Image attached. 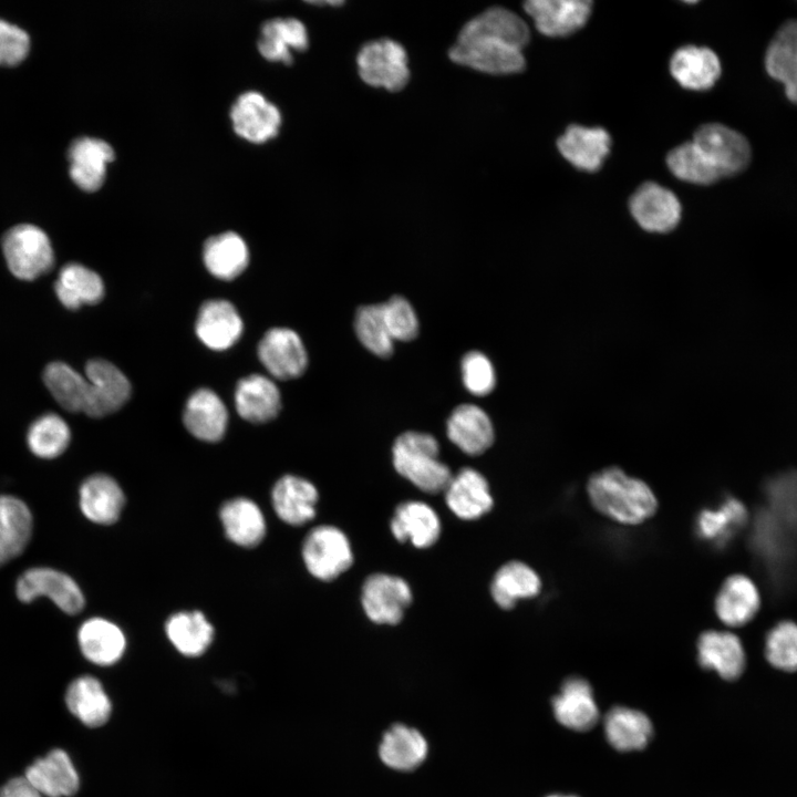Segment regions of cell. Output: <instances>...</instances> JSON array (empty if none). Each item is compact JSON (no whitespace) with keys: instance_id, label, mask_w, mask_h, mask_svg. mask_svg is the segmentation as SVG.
I'll return each mask as SVG.
<instances>
[{"instance_id":"cell-12","label":"cell","mask_w":797,"mask_h":797,"mask_svg":"<svg viewBox=\"0 0 797 797\" xmlns=\"http://www.w3.org/2000/svg\"><path fill=\"white\" fill-rule=\"evenodd\" d=\"M629 207L635 221L646 231H671L681 219L682 208L677 197L671 190L651 182L644 183L634 192Z\"/></svg>"},{"instance_id":"cell-30","label":"cell","mask_w":797,"mask_h":797,"mask_svg":"<svg viewBox=\"0 0 797 797\" xmlns=\"http://www.w3.org/2000/svg\"><path fill=\"white\" fill-rule=\"evenodd\" d=\"M441 520L436 511L422 501L400 504L391 520V531L398 541H410L414 547L428 548L441 535Z\"/></svg>"},{"instance_id":"cell-11","label":"cell","mask_w":797,"mask_h":797,"mask_svg":"<svg viewBox=\"0 0 797 797\" xmlns=\"http://www.w3.org/2000/svg\"><path fill=\"white\" fill-rule=\"evenodd\" d=\"M258 356L266 370L279 380L299 377L308 365L302 340L288 328L268 330L259 342Z\"/></svg>"},{"instance_id":"cell-36","label":"cell","mask_w":797,"mask_h":797,"mask_svg":"<svg viewBox=\"0 0 797 797\" xmlns=\"http://www.w3.org/2000/svg\"><path fill=\"white\" fill-rule=\"evenodd\" d=\"M428 746L416 728L404 724L392 725L379 746L381 760L395 770H413L426 758Z\"/></svg>"},{"instance_id":"cell-31","label":"cell","mask_w":797,"mask_h":797,"mask_svg":"<svg viewBox=\"0 0 797 797\" xmlns=\"http://www.w3.org/2000/svg\"><path fill=\"white\" fill-rule=\"evenodd\" d=\"M220 521L227 538L237 546L252 548L265 538V516L253 500L236 497L222 504Z\"/></svg>"},{"instance_id":"cell-37","label":"cell","mask_w":797,"mask_h":797,"mask_svg":"<svg viewBox=\"0 0 797 797\" xmlns=\"http://www.w3.org/2000/svg\"><path fill=\"white\" fill-rule=\"evenodd\" d=\"M603 726L609 744L620 752L644 748L653 734L650 718L643 712L625 706L610 708Z\"/></svg>"},{"instance_id":"cell-35","label":"cell","mask_w":797,"mask_h":797,"mask_svg":"<svg viewBox=\"0 0 797 797\" xmlns=\"http://www.w3.org/2000/svg\"><path fill=\"white\" fill-rule=\"evenodd\" d=\"M309 45L304 24L294 18H276L261 27L258 50L272 62L291 64L292 51H304Z\"/></svg>"},{"instance_id":"cell-42","label":"cell","mask_w":797,"mask_h":797,"mask_svg":"<svg viewBox=\"0 0 797 797\" xmlns=\"http://www.w3.org/2000/svg\"><path fill=\"white\" fill-rule=\"evenodd\" d=\"M43 381L53 398L69 412H83L89 396V382L64 362H52L43 372Z\"/></svg>"},{"instance_id":"cell-2","label":"cell","mask_w":797,"mask_h":797,"mask_svg":"<svg viewBox=\"0 0 797 797\" xmlns=\"http://www.w3.org/2000/svg\"><path fill=\"white\" fill-rule=\"evenodd\" d=\"M587 493L597 511L623 525L642 524L658 509V499L650 486L619 467L593 474L588 480Z\"/></svg>"},{"instance_id":"cell-19","label":"cell","mask_w":797,"mask_h":797,"mask_svg":"<svg viewBox=\"0 0 797 797\" xmlns=\"http://www.w3.org/2000/svg\"><path fill=\"white\" fill-rule=\"evenodd\" d=\"M444 493L448 508L464 520L480 518L494 505L486 478L473 468H463L454 475Z\"/></svg>"},{"instance_id":"cell-17","label":"cell","mask_w":797,"mask_h":797,"mask_svg":"<svg viewBox=\"0 0 797 797\" xmlns=\"http://www.w3.org/2000/svg\"><path fill=\"white\" fill-rule=\"evenodd\" d=\"M70 176L81 189L95 192L104 183L107 164L114 151L105 141L95 137L75 139L68 152Z\"/></svg>"},{"instance_id":"cell-5","label":"cell","mask_w":797,"mask_h":797,"mask_svg":"<svg viewBox=\"0 0 797 797\" xmlns=\"http://www.w3.org/2000/svg\"><path fill=\"white\" fill-rule=\"evenodd\" d=\"M356 65L363 82L391 92L402 90L410 79L406 51L391 39L365 43L356 55Z\"/></svg>"},{"instance_id":"cell-8","label":"cell","mask_w":797,"mask_h":797,"mask_svg":"<svg viewBox=\"0 0 797 797\" xmlns=\"http://www.w3.org/2000/svg\"><path fill=\"white\" fill-rule=\"evenodd\" d=\"M693 142L707 156L720 172L722 178L745 170L752 159V148L747 138L739 132L720 123L700 126Z\"/></svg>"},{"instance_id":"cell-52","label":"cell","mask_w":797,"mask_h":797,"mask_svg":"<svg viewBox=\"0 0 797 797\" xmlns=\"http://www.w3.org/2000/svg\"><path fill=\"white\" fill-rule=\"evenodd\" d=\"M0 797H43L31 784L23 777H14L8 780L0 788Z\"/></svg>"},{"instance_id":"cell-53","label":"cell","mask_w":797,"mask_h":797,"mask_svg":"<svg viewBox=\"0 0 797 797\" xmlns=\"http://www.w3.org/2000/svg\"><path fill=\"white\" fill-rule=\"evenodd\" d=\"M547 797H577V796H572V795H559V794H557V795H550V796H547Z\"/></svg>"},{"instance_id":"cell-33","label":"cell","mask_w":797,"mask_h":797,"mask_svg":"<svg viewBox=\"0 0 797 797\" xmlns=\"http://www.w3.org/2000/svg\"><path fill=\"white\" fill-rule=\"evenodd\" d=\"M64 698L70 713L85 726H102L111 716V700L102 683L94 676L82 675L74 679L69 684Z\"/></svg>"},{"instance_id":"cell-21","label":"cell","mask_w":797,"mask_h":797,"mask_svg":"<svg viewBox=\"0 0 797 797\" xmlns=\"http://www.w3.org/2000/svg\"><path fill=\"white\" fill-rule=\"evenodd\" d=\"M697 659L702 667L715 671L722 679H737L745 667V652L735 634L708 630L697 641Z\"/></svg>"},{"instance_id":"cell-47","label":"cell","mask_w":797,"mask_h":797,"mask_svg":"<svg viewBox=\"0 0 797 797\" xmlns=\"http://www.w3.org/2000/svg\"><path fill=\"white\" fill-rule=\"evenodd\" d=\"M767 661L785 672L797 671V624L783 621L768 633L765 643Z\"/></svg>"},{"instance_id":"cell-45","label":"cell","mask_w":797,"mask_h":797,"mask_svg":"<svg viewBox=\"0 0 797 797\" xmlns=\"http://www.w3.org/2000/svg\"><path fill=\"white\" fill-rule=\"evenodd\" d=\"M745 506L735 498H727L717 509H704L696 520L701 539L724 544L746 521Z\"/></svg>"},{"instance_id":"cell-41","label":"cell","mask_w":797,"mask_h":797,"mask_svg":"<svg viewBox=\"0 0 797 797\" xmlns=\"http://www.w3.org/2000/svg\"><path fill=\"white\" fill-rule=\"evenodd\" d=\"M54 291L65 308L75 310L83 304L100 302L104 296V284L95 271L71 262L60 270Z\"/></svg>"},{"instance_id":"cell-44","label":"cell","mask_w":797,"mask_h":797,"mask_svg":"<svg viewBox=\"0 0 797 797\" xmlns=\"http://www.w3.org/2000/svg\"><path fill=\"white\" fill-rule=\"evenodd\" d=\"M666 164L677 178L687 183L710 185L722 178L714 164L693 141L673 148L667 154Z\"/></svg>"},{"instance_id":"cell-3","label":"cell","mask_w":797,"mask_h":797,"mask_svg":"<svg viewBox=\"0 0 797 797\" xmlns=\"http://www.w3.org/2000/svg\"><path fill=\"white\" fill-rule=\"evenodd\" d=\"M438 443L427 433L405 432L394 442L393 465L396 472L427 494L445 491L453 475L438 458Z\"/></svg>"},{"instance_id":"cell-15","label":"cell","mask_w":797,"mask_h":797,"mask_svg":"<svg viewBox=\"0 0 797 797\" xmlns=\"http://www.w3.org/2000/svg\"><path fill=\"white\" fill-rule=\"evenodd\" d=\"M24 777L43 797H71L80 788L79 773L69 754L61 748L35 759L25 769Z\"/></svg>"},{"instance_id":"cell-40","label":"cell","mask_w":797,"mask_h":797,"mask_svg":"<svg viewBox=\"0 0 797 797\" xmlns=\"http://www.w3.org/2000/svg\"><path fill=\"white\" fill-rule=\"evenodd\" d=\"M203 257L208 271L221 280L238 277L249 262L246 242L232 231L210 237L205 242Z\"/></svg>"},{"instance_id":"cell-10","label":"cell","mask_w":797,"mask_h":797,"mask_svg":"<svg viewBox=\"0 0 797 797\" xmlns=\"http://www.w3.org/2000/svg\"><path fill=\"white\" fill-rule=\"evenodd\" d=\"M89 396L84 413L103 417L121 408L131 395V384L113 363L94 359L85 365Z\"/></svg>"},{"instance_id":"cell-25","label":"cell","mask_w":797,"mask_h":797,"mask_svg":"<svg viewBox=\"0 0 797 797\" xmlns=\"http://www.w3.org/2000/svg\"><path fill=\"white\" fill-rule=\"evenodd\" d=\"M124 504L125 496L121 486L108 475L94 474L80 486V509L94 524H114L118 519Z\"/></svg>"},{"instance_id":"cell-16","label":"cell","mask_w":797,"mask_h":797,"mask_svg":"<svg viewBox=\"0 0 797 797\" xmlns=\"http://www.w3.org/2000/svg\"><path fill=\"white\" fill-rule=\"evenodd\" d=\"M556 720L573 731H588L599 720V710L588 681L579 676L568 677L559 694L552 698Z\"/></svg>"},{"instance_id":"cell-13","label":"cell","mask_w":797,"mask_h":797,"mask_svg":"<svg viewBox=\"0 0 797 797\" xmlns=\"http://www.w3.org/2000/svg\"><path fill=\"white\" fill-rule=\"evenodd\" d=\"M230 118L235 132L251 143H265L273 138L281 125V114L277 106L255 91L238 96L232 104Z\"/></svg>"},{"instance_id":"cell-29","label":"cell","mask_w":797,"mask_h":797,"mask_svg":"<svg viewBox=\"0 0 797 797\" xmlns=\"http://www.w3.org/2000/svg\"><path fill=\"white\" fill-rule=\"evenodd\" d=\"M33 517L29 506L12 495H0V567L19 557L31 540Z\"/></svg>"},{"instance_id":"cell-1","label":"cell","mask_w":797,"mask_h":797,"mask_svg":"<svg viewBox=\"0 0 797 797\" xmlns=\"http://www.w3.org/2000/svg\"><path fill=\"white\" fill-rule=\"evenodd\" d=\"M529 39V28L518 14L493 7L462 28L448 54L453 62L479 72L513 74L525 68L522 49Z\"/></svg>"},{"instance_id":"cell-20","label":"cell","mask_w":797,"mask_h":797,"mask_svg":"<svg viewBox=\"0 0 797 797\" xmlns=\"http://www.w3.org/2000/svg\"><path fill=\"white\" fill-rule=\"evenodd\" d=\"M611 137L601 127L569 125L557 141L561 155L575 167L586 170H598L610 152Z\"/></svg>"},{"instance_id":"cell-51","label":"cell","mask_w":797,"mask_h":797,"mask_svg":"<svg viewBox=\"0 0 797 797\" xmlns=\"http://www.w3.org/2000/svg\"><path fill=\"white\" fill-rule=\"evenodd\" d=\"M30 39L21 28L0 19V65L12 66L28 55Z\"/></svg>"},{"instance_id":"cell-23","label":"cell","mask_w":797,"mask_h":797,"mask_svg":"<svg viewBox=\"0 0 797 797\" xmlns=\"http://www.w3.org/2000/svg\"><path fill=\"white\" fill-rule=\"evenodd\" d=\"M244 325L236 308L226 300H209L199 309L196 333L209 349L221 351L240 338Z\"/></svg>"},{"instance_id":"cell-4","label":"cell","mask_w":797,"mask_h":797,"mask_svg":"<svg viewBox=\"0 0 797 797\" xmlns=\"http://www.w3.org/2000/svg\"><path fill=\"white\" fill-rule=\"evenodd\" d=\"M2 251L11 273L21 280H34L51 270L53 248L46 234L34 225L10 228L2 238Z\"/></svg>"},{"instance_id":"cell-6","label":"cell","mask_w":797,"mask_h":797,"mask_svg":"<svg viewBox=\"0 0 797 797\" xmlns=\"http://www.w3.org/2000/svg\"><path fill=\"white\" fill-rule=\"evenodd\" d=\"M15 594L23 603L45 597L70 615L81 612L85 604L77 582L65 572L50 567H32L22 572L15 583Z\"/></svg>"},{"instance_id":"cell-48","label":"cell","mask_w":797,"mask_h":797,"mask_svg":"<svg viewBox=\"0 0 797 797\" xmlns=\"http://www.w3.org/2000/svg\"><path fill=\"white\" fill-rule=\"evenodd\" d=\"M381 306L385 324L393 340L410 341L417 335V315L405 298L394 296Z\"/></svg>"},{"instance_id":"cell-9","label":"cell","mask_w":797,"mask_h":797,"mask_svg":"<svg viewBox=\"0 0 797 797\" xmlns=\"http://www.w3.org/2000/svg\"><path fill=\"white\" fill-rule=\"evenodd\" d=\"M362 607L366 617L377 624H397L412 602L408 583L386 573L368 577L362 587Z\"/></svg>"},{"instance_id":"cell-39","label":"cell","mask_w":797,"mask_h":797,"mask_svg":"<svg viewBox=\"0 0 797 797\" xmlns=\"http://www.w3.org/2000/svg\"><path fill=\"white\" fill-rule=\"evenodd\" d=\"M541 589L538 573L521 561H509L495 573L490 593L494 601L504 610H509L520 599L536 597Z\"/></svg>"},{"instance_id":"cell-38","label":"cell","mask_w":797,"mask_h":797,"mask_svg":"<svg viewBox=\"0 0 797 797\" xmlns=\"http://www.w3.org/2000/svg\"><path fill=\"white\" fill-rule=\"evenodd\" d=\"M167 639L185 656H199L214 640V627L206 615L198 611H179L172 614L165 624Z\"/></svg>"},{"instance_id":"cell-22","label":"cell","mask_w":797,"mask_h":797,"mask_svg":"<svg viewBox=\"0 0 797 797\" xmlns=\"http://www.w3.org/2000/svg\"><path fill=\"white\" fill-rule=\"evenodd\" d=\"M77 643L87 661L102 666L118 662L126 649V638L122 629L100 617L90 618L80 625Z\"/></svg>"},{"instance_id":"cell-27","label":"cell","mask_w":797,"mask_h":797,"mask_svg":"<svg viewBox=\"0 0 797 797\" xmlns=\"http://www.w3.org/2000/svg\"><path fill=\"white\" fill-rule=\"evenodd\" d=\"M183 420L185 427L193 436L213 443L222 438L228 423V413L225 404L214 391L200 389L189 396Z\"/></svg>"},{"instance_id":"cell-34","label":"cell","mask_w":797,"mask_h":797,"mask_svg":"<svg viewBox=\"0 0 797 797\" xmlns=\"http://www.w3.org/2000/svg\"><path fill=\"white\" fill-rule=\"evenodd\" d=\"M759 605L760 599L756 586L743 575L728 577L715 600L716 614L728 627H742L749 622Z\"/></svg>"},{"instance_id":"cell-32","label":"cell","mask_w":797,"mask_h":797,"mask_svg":"<svg viewBox=\"0 0 797 797\" xmlns=\"http://www.w3.org/2000/svg\"><path fill=\"white\" fill-rule=\"evenodd\" d=\"M235 404L238 414L251 423L273 420L281 408L277 385L268 377L251 374L241 379L236 387Z\"/></svg>"},{"instance_id":"cell-24","label":"cell","mask_w":797,"mask_h":797,"mask_svg":"<svg viewBox=\"0 0 797 797\" xmlns=\"http://www.w3.org/2000/svg\"><path fill=\"white\" fill-rule=\"evenodd\" d=\"M446 432L449 441L468 455L484 453L495 438L488 414L474 404L457 406L447 421Z\"/></svg>"},{"instance_id":"cell-7","label":"cell","mask_w":797,"mask_h":797,"mask_svg":"<svg viewBox=\"0 0 797 797\" xmlns=\"http://www.w3.org/2000/svg\"><path fill=\"white\" fill-rule=\"evenodd\" d=\"M303 562L308 571L322 581H331L353 563L348 537L333 526H318L304 538Z\"/></svg>"},{"instance_id":"cell-14","label":"cell","mask_w":797,"mask_h":797,"mask_svg":"<svg viewBox=\"0 0 797 797\" xmlns=\"http://www.w3.org/2000/svg\"><path fill=\"white\" fill-rule=\"evenodd\" d=\"M525 11L539 32L548 37H566L582 28L589 19V0H529Z\"/></svg>"},{"instance_id":"cell-49","label":"cell","mask_w":797,"mask_h":797,"mask_svg":"<svg viewBox=\"0 0 797 797\" xmlns=\"http://www.w3.org/2000/svg\"><path fill=\"white\" fill-rule=\"evenodd\" d=\"M463 382L468 392L484 396L496 385V373L490 360L482 352L470 351L462 360Z\"/></svg>"},{"instance_id":"cell-46","label":"cell","mask_w":797,"mask_h":797,"mask_svg":"<svg viewBox=\"0 0 797 797\" xmlns=\"http://www.w3.org/2000/svg\"><path fill=\"white\" fill-rule=\"evenodd\" d=\"M360 342L373 354L387 358L393 352V342L385 324L382 306L370 304L358 309L354 320Z\"/></svg>"},{"instance_id":"cell-43","label":"cell","mask_w":797,"mask_h":797,"mask_svg":"<svg viewBox=\"0 0 797 797\" xmlns=\"http://www.w3.org/2000/svg\"><path fill=\"white\" fill-rule=\"evenodd\" d=\"M71 431L68 423L55 413H48L37 418L27 433L30 452L43 459L60 456L69 446Z\"/></svg>"},{"instance_id":"cell-18","label":"cell","mask_w":797,"mask_h":797,"mask_svg":"<svg viewBox=\"0 0 797 797\" xmlns=\"http://www.w3.org/2000/svg\"><path fill=\"white\" fill-rule=\"evenodd\" d=\"M318 490L309 480L284 475L271 490V503L277 516L286 524L301 526L315 516Z\"/></svg>"},{"instance_id":"cell-50","label":"cell","mask_w":797,"mask_h":797,"mask_svg":"<svg viewBox=\"0 0 797 797\" xmlns=\"http://www.w3.org/2000/svg\"><path fill=\"white\" fill-rule=\"evenodd\" d=\"M768 495L772 505L797 526V472H789L769 480Z\"/></svg>"},{"instance_id":"cell-26","label":"cell","mask_w":797,"mask_h":797,"mask_svg":"<svg viewBox=\"0 0 797 797\" xmlns=\"http://www.w3.org/2000/svg\"><path fill=\"white\" fill-rule=\"evenodd\" d=\"M765 69L784 84L787 99L797 104V20L786 21L774 34L765 53Z\"/></svg>"},{"instance_id":"cell-28","label":"cell","mask_w":797,"mask_h":797,"mask_svg":"<svg viewBox=\"0 0 797 797\" xmlns=\"http://www.w3.org/2000/svg\"><path fill=\"white\" fill-rule=\"evenodd\" d=\"M672 76L685 89H711L720 79L718 56L705 46L685 45L676 50L670 61Z\"/></svg>"}]
</instances>
